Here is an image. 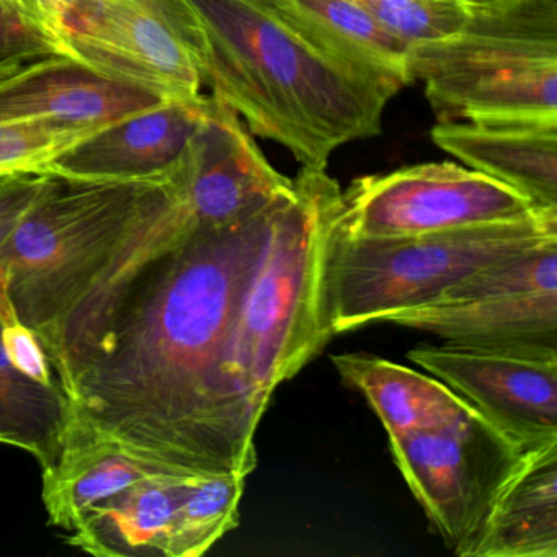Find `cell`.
Wrapping results in <instances>:
<instances>
[{"label": "cell", "mask_w": 557, "mask_h": 557, "mask_svg": "<svg viewBox=\"0 0 557 557\" xmlns=\"http://www.w3.org/2000/svg\"><path fill=\"white\" fill-rule=\"evenodd\" d=\"M286 194L240 223L191 227L71 342L53 367L63 438L103 440L190 478L256 469L259 422L231 376V341Z\"/></svg>", "instance_id": "cell-1"}, {"label": "cell", "mask_w": 557, "mask_h": 557, "mask_svg": "<svg viewBox=\"0 0 557 557\" xmlns=\"http://www.w3.org/2000/svg\"><path fill=\"white\" fill-rule=\"evenodd\" d=\"M171 2L203 86L302 168L377 135L406 86L295 0Z\"/></svg>", "instance_id": "cell-2"}, {"label": "cell", "mask_w": 557, "mask_h": 557, "mask_svg": "<svg viewBox=\"0 0 557 557\" xmlns=\"http://www.w3.org/2000/svg\"><path fill=\"white\" fill-rule=\"evenodd\" d=\"M342 190L325 169L302 168L280 200L244 288L231 341V376L260 423L280 384L332 341L324 312V259Z\"/></svg>", "instance_id": "cell-3"}, {"label": "cell", "mask_w": 557, "mask_h": 557, "mask_svg": "<svg viewBox=\"0 0 557 557\" xmlns=\"http://www.w3.org/2000/svg\"><path fill=\"white\" fill-rule=\"evenodd\" d=\"M168 191L169 181L57 178L0 244V273L8 280L12 305L45 348Z\"/></svg>", "instance_id": "cell-4"}, {"label": "cell", "mask_w": 557, "mask_h": 557, "mask_svg": "<svg viewBox=\"0 0 557 557\" xmlns=\"http://www.w3.org/2000/svg\"><path fill=\"white\" fill-rule=\"evenodd\" d=\"M549 240H557V208L399 237H350L335 220L324 259L329 332L335 337L429 305L472 273Z\"/></svg>", "instance_id": "cell-5"}, {"label": "cell", "mask_w": 557, "mask_h": 557, "mask_svg": "<svg viewBox=\"0 0 557 557\" xmlns=\"http://www.w3.org/2000/svg\"><path fill=\"white\" fill-rule=\"evenodd\" d=\"M440 122L557 119L556 0L472 4L465 30L407 48Z\"/></svg>", "instance_id": "cell-6"}, {"label": "cell", "mask_w": 557, "mask_h": 557, "mask_svg": "<svg viewBox=\"0 0 557 557\" xmlns=\"http://www.w3.org/2000/svg\"><path fill=\"white\" fill-rule=\"evenodd\" d=\"M386 324L462 347L557 351V240L485 267Z\"/></svg>", "instance_id": "cell-7"}, {"label": "cell", "mask_w": 557, "mask_h": 557, "mask_svg": "<svg viewBox=\"0 0 557 557\" xmlns=\"http://www.w3.org/2000/svg\"><path fill=\"white\" fill-rule=\"evenodd\" d=\"M389 448L430 523L461 557L528 451L474 409L443 425L389 438Z\"/></svg>", "instance_id": "cell-8"}, {"label": "cell", "mask_w": 557, "mask_h": 557, "mask_svg": "<svg viewBox=\"0 0 557 557\" xmlns=\"http://www.w3.org/2000/svg\"><path fill=\"white\" fill-rule=\"evenodd\" d=\"M536 205L504 182L453 162L357 178L342 191L337 227L350 237H399L517 220Z\"/></svg>", "instance_id": "cell-9"}, {"label": "cell", "mask_w": 557, "mask_h": 557, "mask_svg": "<svg viewBox=\"0 0 557 557\" xmlns=\"http://www.w3.org/2000/svg\"><path fill=\"white\" fill-rule=\"evenodd\" d=\"M61 54L165 100L201 96L203 81L171 0H79Z\"/></svg>", "instance_id": "cell-10"}, {"label": "cell", "mask_w": 557, "mask_h": 557, "mask_svg": "<svg viewBox=\"0 0 557 557\" xmlns=\"http://www.w3.org/2000/svg\"><path fill=\"white\" fill-rule=\"evenodd\" d=\"M407 358L531 449L557 440V351L420 345Z\"/></svg>", "instance_id": "cell-11"}, {"label": "cell", "mask_w": 557, "mask_h": 557, "mask_svg": "<svg viewBox=\"0 0 557 557\" xmlns=\"http://www.w3.org/2000/svg\"><path fill=\"white\" fill-rule=\"evenodd\" d=\"M171 181L197 227L249 220L293 187L257 148L239 115L213 96Z\"/></svg>", "instance_id": "cell-12"}, {"label": "cell", "mask_w": 557, "mask_h": 557, "mask_svg": "<svg viewBox=\"0 0 557 557\" xmlns=\"http://www.w3.org/2000/svg\"><path fill=\"white\" fill-rule=\"evenodd\" d=\"M207 109L205 96L164 100L87 136L45 174L66 182L169 181Z\"/></svg>", "instance_id": "cell-13"}, {"label": "cell", "mask_w": 557, "mask_h": 557, "mask_svg": "<svg viewBox=\"0 0 557 557\" xmlns=\"http://www.w3.org/2000/svg\"><path fill=\"white\" fill-rule=\"evenodd\" d=\"M164 100L73 58L48 57L0 79V122L51 120L106 126Z\"/></svg>", "instance_id": "cell-14"}, {"label": "cell", "mask_w": 557, "mask_h": 557, "mask_svg": "<svg viewBox=\"0 0 557 557\" xmlns=\"http://www.w3.org/2000/svg\"><path fill=\"white\" fill-rule=\"evenodd\" d=\"M432 139L472 171L557 208V119H485L440 122Z\"/></svg>", "instance_id": "cell-15"}, {"label": "cell", "mask_w": 557, "mask_h": 557, "mask_svg": "<svg viewBox=\"0 0 557 557\" xmlns=\"http://www.w3.org/2000/svg\"><path fill=\"white\" fill-rule=\"evenodd\" d=\"M466 557H557V440L524 453Z\"/></svg>", "instance_id": "cell-16"}, {"label": "cell", "mask_w": 557, "mask_h": 557, "mask_svg": "<svg viewBox=\"0 0 557 557\" xmlns=\"http://www.w3.org/2000/svg\"><path fill=\"white\" fill-rule=\"evenodd\" d=\"M200 478L156 472L84 513L70 543L92 556H164L178 510Z\"/></svg>", "instance_id": "cell-17"}, {"label": "cell", "mask_w": 557, "mask_h": 557, "mask_svg": "<svg viewBox=\"0 0 557 557\" xmlns=\"http://www.w3.org/2000/svg\"><path fill=\"white\" fill-rule=\"evenodd\" d=\"M41 469L48 523L67 533L94 505L156 472H172L113 443L74 435L64 436L57 458Z\"/></svg>", "instance_id": "cell-18"}, {"label": "cell", "mask_w": 557, "mask_h": 557, "mask_svg": "<svg viewBox=\"0 0 557 557\" xmlns=\"http://www.w3.org/2000/svg\"><path fill=\"white\" fill-rule=\"evenodd\" d=\"M331 360L344 383L370 404L387 438L443 425L472 409L432 374L386 358L355 351L334 355Z\"/></svg>", "instance_id": "cell-19"}, {"label": "cell", "mask_w": 557, "mask_h": 557, "mask_svg": "<svg viewBox=\"0 0 557 557\" xmlns=\"http://www.w3.org/2000/svg\"><path fill=\"white\" fill-rule=\"evenodd\" d=\"M0 422L14 448L37 458L41 468L57 458L67 423L60 386H44L18 373L0 344Z\"/></svg>", "instance_id": "cell-20"}, {"label": "cell", "mask_w": 557, "mask_h": 557, "mask_svg": "<svg viewBox=\"0 0 557 557\" xmlns=\"http://www.w3.org/2000/svg\"><path fill=\"white\" fill-rule=\"evenodd\" d=\"M246 475L200 478L175 518L164 557H200L239 524Z\"/></svg>", "instance_id": "cell-21"}, {"label": "cell", "mask_w": 557, "mask_h": 557, "mask_svg": "<svg viewBox=\"0 0 557 557\" xmlns=\"http://www.w3.org/2000/svg\"><path fill=\"white\" fill-rule=\"evenodd\" d=\"M100 128L51 120L0 122V175L45 174L54 159Z\"/></svg>", "instance_id": "cell-22"}, {"label": "cell", "mask_w": 557, "mask_h": 557, "mask_svg": "<svg viewBox=\"0 0 557 557\" xmlns=\"http://www.w3.org/2000/svg\"><path fill=\"white\" fill-rule=\"evenodd\" d=\"M312 17L338 37L363 51L387 73L409 84L406 73L407 47L389 34L360 0H295Z\"/></svg>", "instance_id": "cell-23"}, {"label": "cell", "mask_w": 557, "mask_h": 557, "mask_svg": "<svg viewBox=\"0 0 557 557\" xmlns=\"http://www.w3.org/2000/svg\"><path fill=\"white\" fill-rule=\"evenodd\" d=\"M361 4L407 48L458 35L471 21L472 4L466 0H406Z\"/></svg>", "instance_id": "cell-24"}, {"label": "cell", "mask_w": 557, "mask_h": 557, "mask_svg": "<svg viewBox=\"0 0 557 557\" xmlns=\"http://www.w3.org/2000/svg\"><path fill=\"white\" fill-rule=\"evenodd\" d=\"M0 344L18 373L44 386H58L44 342L18 319L17 312L0 315Z\"/></svg>", "instance_id": "cell-25"}, {"label": "cell", "mask_w": 557, "mask_h": 557, "mask_svg": "<svg viewBox=\"0 0 557 557\" xmlns=\"http://www.w3.org/2000/svg\"><path fill=\"white\" fill-rule=\"evenodd\" d=\"M58 57L57 50L28 18L21 0H0V63H32Z\"/></svg>", "instance_id": "cell-26"}, {"label": "cell", "mask_w": 557, "mask_h": 557, "mask_svg": "<svg viewBox=\"0 0 557 557\" xmlns=\"http://www.w3.org/2000/svg\"><path fill=\"white\" fill-rule=\"evenodd\" d=\"M54 182L57 177L48 174L0 175V244Z\"/></svg>", "instance_id": "cell-27"}, {"label": "cell", "mask_w": 557, "mask_h": 557, "mask_svg": "<svg viewBox=\"0 0 557 557\" xmlns=\"http://www.w3.org/2000/svg\"><path fill=\"white\" fill-rule=\"evenodd\" d=\"M25 14L37 25L38 30L45 35L61 54V44L66 34V24L79 0H21Z\"/></svg>", "instance_id": "cell-28"}, {"label": "cell", "mask_w": 557, "mask_h": 557, "mask_svg": "<svg viewBox=\"0 0 557 557\" xmlns=\"http://www.w3.org/2000/svg\"><path fill=\"white\" fill-rule=\"evenodd\" d=\"M24 66V63H18V61H8V63H0V79L2 77L9 76V74L17 71L18 67Z\"/></svg>", "instance_id": "cell-29"}, {"label": "cell", "mask_w": 557, "mask_h": 557, "mask_svg": "<svg viewBox=\"0 0 557 557\" xmlns=\"http://www.w3.org/2000/svg\"><path fill=\"white\" fill-rule=\"evenodd\" d=\"M0 445L14 446V443H12L11 435H9V433L5 432L2 422H0Z\"/></svg>", "instance_id": "cell-30"}, {"label": "cell", "mask_w": 557, "mask_h": 557, "mask_svg": "<svg viewBox=\"0 0 557 557\" xmlns=\"http://www.w3.org/2000/svg\"><path fill=\"white\" fill-rule=\"evenodd\" d=\"M373 2H406V0H373Z\"/></svg>", "instance_id": "cell-31"}, {"label": "cell", "mask_w": 557, "mask_h": 557, "mask_svg": "<svg viewBox=\"0 0 557 557\" xmlns=\"http://www.w3.org/2000/svg\"><path fill=\"white\" fill-rule=\"evenodd\" d=\"M479 2H502V0H479Z\"/></svg>", "instance_id": "cell-32"}, {"label": "cell", "mask_w": 557, "mask_h": 557, "mask_svg": "<svg viewBox=\"0 0 557 557\" xmlns=\"http://www.w3.org/2000/svg\"><path fill=\"white\" fill-rule=\"evenodd\" d=\"M469 4H478L479 0H466Z\"/></svg>", "instance_id": "cell-33"}]
</instances>
